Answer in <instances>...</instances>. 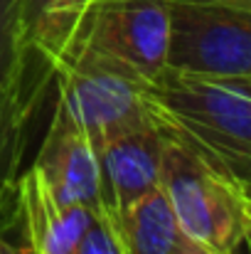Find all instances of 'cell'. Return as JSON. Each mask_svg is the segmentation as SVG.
Returning <instances> with one entry per match:
<instances>
[{"label":"cell","instance_id":"1","mask_svg":"<svg viewBox=\"0 0 251 254\" xmlns=\"http://www.w3.org/2000/svg\"><path fill=\"white\" fill-rule=\"evenodd\" d=\"M136 89L158 136L207 168L251 185V74H204L160 67Z\"/></svg>","mask_w":251,"mask_h":254},{"label":"cell","instance_id":"2","mask_svg":"<svg viewBox=\"0 0 251 254\" xmlns=\"http://www.w3.org/2000/svg\"><path fill=\"white\" fill-rule=\"evenodd\" d=\"M50 62L101 60L133 74L167 64L165 0H82L32 37Z\"/></svg>","mask_w":251,"mask_h":254},{"label":"cell","instance_id":"3","mask_svg":"<svg viewBox=\"0 0 251 254\" xmlns=\"http://www.w3.org/2000/svg\"><path fill=\"white\" fill-rule=\"evenodd\" d=\"M160 188L180 227L214 254L244 252L251 235V185L207 168L163 141Z\"/></svg>","mask_w":251,"mask_h":254},{"label":"cell","instance_id":"4","mask_svg":"<svg viewBox=\"0 0 251 254\" xmlns=\"http://www.w3.org/2000/svg\"><path fill=\"white\" fill-rule=\"evenodd\" d=\"M54 64L52 104L64 111L101 151L111 138L146 124L133 72L101 60H67Z\"/></svg>","mask_w":251,"mask_h":254},{"label":"cell","instance_id":"5","mask_svg":"<svg viewBox=\"0 0 251 254\" xmlns=\"http://www.w3.org/2000/svg\"><path fill=\"white\" fill-rule=\"evenodd\" d=\"M167 2V64L204 74H251V7Z\"/></svg>","mask_w":251,"mask_h":254},{"label":"cell","instance_id":"6","mask_svg":"<svg viewBox=\"0 0 251 254\" xmlns=\"http://www.w3.org/2000/svg\"><path fill=\"white\" fill-rule=\"evenodd\" d=\"M52 96L54 64L37 45L27 42L0 82V225L12 222L15 185Z\"/></svg>","mask_w":251,"mask_h":254},{"label":"cell","instance_id":"7","mask_svg":"<svg viewBox=\"0 0 251 254\" xmlns=\"http://www.w3.org/2000/svg\"><path fill=\"white\" fill-rule=\"evenodd\" d=\"M47 178L54 195L64 202L82 205L91 215L113 212L106 200L101 158L82 128L52 104L50 126L32 161Z\"/></svg>","mask_w":251,"mask_h":254},{"label":"cell","instance_id":"8","mask_svg":"<svg viewBox=\"0 0 251 254\" xmlns=\"http://www.w3.org/2000/svg\"><path fill=\"white\" fill-rule=\"evenodd\" d=\"M91 220L94 215L86 207L59 200L35 163L20 173L12 222L30 250L37 254H77Z\"/></svg>","mask_w":251,"mask_h":254},{"label":"cell","instance_id":"9","mask_svg":"<svg viewBox=\"0 0 251 254\" xmlns=\"http://www.w3.org/2000/svg\"><path fill=\"white\" fill-rule=\"evenodd\" d=\"M99 158L108 207L121 217L141 197L160 188L163 138L148 121L111 138L99 151Z\"/></svg>","mask_w":251,"mask_h":254},{"label":"cell","instance_id":"10","mask_svg":"<svg viewBox=\"0 0 251 254\" xmlns=\"http://www.w3.org/2000/svg\"><path fill=\"white\" fill-rule=\"evenodd\" d=\"M123 225L133 254H214L180 227L163 188L141 197L126 212Z\"/></svg>","mask_w":251,"mask_h":254},{"label":"cell","instance_id":"11","mask_svg":"<svg viewBox=\"0 0 251 254\" xmlns=\"http://www.w3.org/2000/svg\"><path fill=\"white\" fill-rule=\"evenodd\" d=\"M77 254H133L123 217L116 212L94 215L89 230L84 232Z\"/></svg>","mask_w":251,"mask_h":254},{"label":"cell","instance_id":"12","mask_svg":"<svg viewBox=\"0 0 251 254\" xmlns=\"http://www.w3.org/2000/svg\"><path fill=\"white\" fill-rule=\"evenodd\" d=\"M82 0H20V40L22 45L30 42V37L47 22L57 20L59 15L69 12L74 5H79Z\"/></svg>","mask_w":251,"mask_h":254},{"label":"cell","instance_id":"13","mask_svg":"<svg viewBox=\"0 0 251 254\" xmlns=\"http://www.w3.org/2000/svg\"><path fill=\"white\" fill-rule=\"evenodd\" d=\"M20 0H0V82L10 74L20 50L25 47L20 40Z\"/></svg>","mask_w":251,"mask_h":254}]
</instances>
